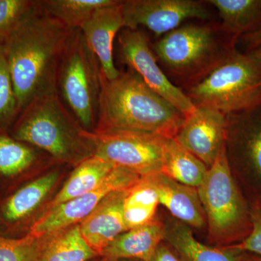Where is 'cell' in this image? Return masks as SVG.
<instances>
[{"instance_id": "6da1fadb", "label": "cell", "mask_w": 261, "mask_h": 261, "mask_svg": "<svg viewBox=\"0 0 261 261\" xmlns=\"http://www.w3.org/2000/svg\"><path fill=\"white\" fill-rule=\"evenodd\" d=\"M71 29L35 5L4 40L20 113L37 98L58 94L60 65Z\"/></svg>"}, {"instance_id": "7a4b0ae2", "label": "cell", "mask_w": 261, "mask_h": 261, "mask_svg": "<svg viewBox=\"0 0 261 261\" xmlns=\"http://www.w3.org/2000/svg\"><path fill=\"white\" fill-rule=\"evenodd\" d=\"M185 116L130 68L113 80L101 74L96 130L125 129L174 138Z\"/></svg>"}, {"instance_id": "3957f363", "label": "cell", "mask_w": 261, "mask_h": 261, "mask_svg": "<svg viewBox=\"0 0 261 261\" xmlns=\"http://www.w3.org/2000/svg\"><path fill=\"white\" fill-rule=\"evenodd\" d=\"M80 122L58 94L34 99L15 122V140L45 151L58 161L80 163L94 153V146Z\"/></svg>"}, {"instance_id": "277c9868", "label": "cell", "mask_w": 261, "mask_h": 261, "mask_svg": "<svg viewBox=\"0 0 261 261\" xmlns=\"http://www.w3.org/2000/svg\"><path fill=\"white\" fill-rule=\"evenodd\" d=\"M236 42L219 25L188 24L165 34L152 49L163 68L185 87L214 69Z\"/></svg>"}, {"instance_id": "5b68a950", "label": "cell", "mask_w": 261, "mask_h": 261, "mask_svg": "<svg viewBox=\"0 0 261 261\" xmlns=\"http://www.w3.org/2000/svg\"><path fill=\"white\" fill-rule=\"evenodd\" d=\"M197 108L227 115L261 105V61L233 49L214 69L183 90Z\"/></svg>"}, {"instance_id": "8992f818", "label": "cell", "mask_w": 261, "mask_h": 261, "mask_svg": "<svg viewBox=\"0 0 261 261\" xmlns=\"http://www.w3.org/2000/svg\"><path fill=\"white\" fill-rule=\"evenodd\" d=\"M101 74L99 61L82 31L72 30L58 71V93L89 132L97 124Z\"/></svg>"}, {"instance_id": "52a82bcc", "label": "cell", "mask_w": 261, "mask_h": 261, "mask_svg": "<svg viewBox=\"0 0 261 261\" xmlns=\"http://www.w3.org/2000/svg\"><path fill=\"white\" fill-rule=\"evenodd\" d=\"M205 211L211 242L226 244L251 230L250 211L231 173L226 145L197 189Z\"/></svg>"}, {"instance_id": "ba28073f", "label": "cell", "mask_w": 261, "mask_h": 261, "mask_svg": "<svg viewBox=\"0 0 261 261\" xmlns=\"http://www.w3.org/2000/svg\"><path fill=\"white\" fill-rule=\"evenodd\" d=\"M95 155L141 177L161 172L166 137L149 132L125 129L88 132Z\"/></svg>"}, {"instance_id": "9c48e42d", "label": "cell", "mask_w": 261, "mask_h": 261, "mask_svg": "<svg viewBox=\"0 0 261 261\" xmlns=\"http://www.w3.org/2000/svg\"><path fill=\"white\" fill-rule=\"evenodd\" d=\"M121 62L135 70L149 87L181 111L185 117L196 108L183 89L172 83L158 64L148 39L139 29L123 28L118 33Z\"/></svg>"}, {"instance_id": "30bf717a", "label": "cell", "mask_w": 261, "mask_h": 261, "mask_svg": "<svg viewBox=\"0 0 261 261\" xmlns=\"http://www.w3.org/2000/svg\"><path fill=\"white\" fill-rule=\"evenodd\" d=\"M141 178L124 168L115 167L106 179L92 191L46 211L33 225L30 233L37 236L51 234L80 224L105 197L113 192L133 187Z\"/></svg>"}, {"instance_id": "8fae6325", "label": "cell", "mask_w": 261, "mask_h": 261, "mask_svg": "<svg viewBox=\"0 0 261 261\" xmlns=\"http://www.w3.org/2000/svg\"><path fill=\"white\" fill-rule=\"evenodd\" d=\"M205 5L196 0H125L122 3L124 28L137 30L144 27L158 37L164 36L187 19L210 18Z\"/></svg>"}, {"instance_id": "7c38bea8", "label": "cell", "mask_w": 261, "mask_h": 261, "mask_svg": "<svg viewBox=\"0 0 261 261\" xmlns=\"http://www.w3.org/2000/svg\"><path fill=\"white\" fill-rule=\"evenodd\" d=\"M226 115L196 108L185 117L174 139L209 168L226 145Z\"/></svg>"}, {"instance_id": "4fadbf2b", "label": "cell", "mask_w": 261, "mask_h": 261, "mask_svg": "<svg viewBox=\"0 0 261 261\" xmlns=\"http://www.w3.org/2000/svg\"><path fill=\"white\" fill-rule=\"evenodd\" d=\"M122 3L98 8L80 29L108 80H114L121 73L114 63L113 43L117 34L124 28Z\"/></svg>"}, {"instance_id": "5bb4252c", "label": "cell", "mask_w": 261, "mask_h": 261, "mask_svg": "<svg viewBox=\"0 0 261 261\" xmlns=\"http://www.w3.org/2000/svg\"><path fill=\"white\" fill-rule=\"evenodd\" d=\"M226 118V150L261 178V105Z\"/></svg>"}, {"instance_id": "9a60e30c", "label": "cell", "mask_w": 261, "mask_h": 261, "mask_svg": "<svg viewBox=\"0 0 261 261\" xmlns=\"http://www.w3.org/2000/svg\"><path fill=\"white\" fill-rule=\"evenodd\" d=\"M128 189L108 195L79 224L82 237L99 256L116 237L127 231L123 203Z\"/></svg>"}, {"instance_id": "2e32d148", "label": "cell", "mask_w": 261, "mask_h": 261, "mask_svg": "<svg viewBox=\"0 0 261 261\" xmlns=\"http://www.w3.org/2000/svg\"><path fill=\"white\" fill-rule=\"evenodd\" d=\"M143 178L154 189L159 203L178 221L196 228L205 226V211L197 189L178 183L161 172Z\"/></svg>"}, {"instance_id": "e0dca14e", "label": "cell", "mask_w": 261, "mask_h": 261, "mask_svg": "<svg viewBox=\"0 0 261 261\" xmlns=\"http://www.w3.org/2000/svg\"><path fill=\"white\" fill-rule=\"evenodd\" d=\"M165 237V224L155 219L149 224L118 235L99 253V256L104 261L119 259L149 261Z\"/></svg>"}, {"instance_id": "ac0fdd59", "label": "cell", "mask_w": 261, "mask_h": 261, "mask_svg": "<svg viewBox=\"0 0 261 261\" xmlns=\"http://www.w3.org/2000/svg\"><path fill=\"white\" fill-rule=\"evenodd\" d=\"M166 226L165 240L182 261H243V252L234 246L216 248L200 243L190 228L179 221Z\"/></svg>"}, {"instance_id": "d6986e66", "label": "cell", "mask_w": 261, "mask_h": 261, "mask_svg": "<svg viewBox=\"0 0 261 261\" xmlns=\"http://www.w3.org/2000/svg\"><path fill=\"white\" fill-rule=\"evenodd\" d=\"M219 12L224 34L235 42L261 29V0H207Z\"/></svg>"}, {"instance_id": "ffe728a7", "label": "cell", "mask_w": 261, "mask_h": 261, "mask_svg": "<svg viewBox=\"0 0 261 261\" xmlns=\"http://www.w3.org/2000/svg\"><path fill=\"white\" fill-rule=\"evenodd\" d=\"M116 166L95 154L78 163L61 191L49 202L47 211L97 188Z\"/></svg>"}, {"instance_id": "44dd1931", "label": "cell", "mask_w": 261, "mask_h": 261, "mask_svg": "<svg viewBox=\"0 0 261 261\" xmlns=\"http://www.w3.org/2000/svg\"><path fill=\"white\" fill-rule=\"evenodd\" d=\"M208 168L174 138H167L162 152L161 172L187 186L197 189L202 185Z\"/></svg>"}, {"instance_id": "7402d4cb", "label": "cell", "mask_w": 261, "mask_h": 261, "mask_svg": "<svg viewBox=\"0 0 261 261\" xmlns=\"http://www.w3.org/2000/svg\"><path fill=\"white\" fill-rule=\"evenodd\" d=\"M97 256L82 237L78 224L53 233L35 261H90Z\"/></svg>"}, {"instance_id": "603a6c76", "label": "cell", "mask_w": 261, "mask_h": 261, "mask_svg": "<svg viewBox=\"0 0 261 261\" xmlns=\"http://www.w3.org/2000/svg\"><path fill=\"white\" fill-rule=\"evenodd\" d=\"M59 176L58 171H51L15 192L3 206L5 219L18 221L32 214L55 187Z\"/></svg>"}, {"instance_id": "cb8c5ba5", "label": "cell", "mask_w": 261, "mask_h": 261, "mask_svg": "<svg viewBox=\"0 0 261 261\" xmlns=\"http://www.w3.org/2000/svg\"><path fill=\"white\" fill-rule=\"evenodd\" d=\"M120 0H35L44 13L71 30L80 29L98 8L116 4Z\"/></svg>"}, {"instance_id": "d4e9b609", "label": "cell", "mask_w": 261, "mask_h": 261, "mask_svg": "<svg viewBox=\"0 0 261 261\" xmlns=\"http://www.w3.org/2000/svg\"><path fill=\"white\" fill-rule=\"evenodd\" d=\"M159 197L145 178L128 189L123 203V216L127 231L149 224L155 219Z\"/></svg>"}, {"instance_id": "484cf974", "label": "cell", "mask_w": 261, "mask_h": 261, "mask_svg": "<svg viewBox=\"0 0 261 261\" xmlns=\"http://www.w3.org/2000/svg\"><path fill=\"white\" fill-rule=\"evenodd\" d=\"M37 159L35 149L0 134V173L7 176L18 174L33 166Z\"/></svg>"}, {"instance_id": "4316f807", "label": "cell", "mask_w": 261, "mask_h": 261, "mask_svg": "<svg viewBox=\"0 0 261 261\" xmlns=\"http://www.w3.org/2000/svg\"><path fill=\"white\" fill-rule=\"evenodd\" d=\"M20 115L14 84L5 53L4 41H0V130L15 123Z\"/></svg>"}, {"instance_id": "83f0119b", "label": "cell", "mask_w": 261, "mask_h": 261, "mask_svg": "<svg viewBox=\"0 0 261 261\" xmlns=\"http://www.w3.org/2000/svg\"><path fill=\"white\" fill-rule=\"evenodd\" d=\"M53 234L37 236L29 233L20 239L0 236V261H35Z\"/></svg>"}, {"instance_id": "f1b7e54d", "label": "cell", "mask_w": 261, "mask_h": 261, "mask_svg": "<svg viewBox=\"0 0 261 261\" xmlns=\"http://www.w3.org/2000/svg\"><path fill=\"white\" fill-rule=\"evenodd\" d=\"M31 0H0V41H4L32 7Z\"/></svg>"}, {"instance_id": "f546056e", "label": "cell", "mask_w": 261, "mask_h": 261, "mask_svg": "<svg viewBox=\"0 0 261 261\" xmlns=\"http://www.w3.org/2000/svg\"><path fill=\"white\" fill-rule=\"evenodd\" d=\"M251 230L241 243L233 245L243 252L261 255V209L254 207L250 211Z\"/></svg>"}, {"instance_id": "4dcf8cb0", "label": "cell", "mask_w": 261, "mask_h": 261, "mask_svg": "<svg viewBox=\"0 0 261 261\" xmlns=\"http://www.w3.org/2000/svg\"><path fill=\"white\" fill-rule=\"evenodd\" d=\"M149 261H182L176 252L163 242L156 249Z\"/></svg>"}, {"instance_id": "1f68e13d", "label": "cell", "mask_w": 261, "mask_h": 261, "mask_svg": "<svg viewBox=\"0 0 261 261\" xmlns=\"http://www.w3.org/2000/svg\"><path fill=\"white\" fill-rule=\"evenodd\" d=\"M240 39L246 48V53L255 49V48L260 47L261 45V29L257 32L243 36Z\"/></svg>"}, {"instance_id": "d6a6232c", "label": "cell", "mask_w": 261, "mask_h": 261, "mask_svg": "<svg viewBox=\"0 0 261 261\" xmlns=\"http://www.w3.org/2000/svg\"><path fill=\"white\" fill-rule=\"evenodd\" d=\"M247 53H250V54L252 55V56L255 57V58H257V59L260 60L261 61V45L260 47L255 48V49H252L251 51H247Z\"/></svg>"}, {"instance_id": "836d02e7", "label": "cell", "mask_w": 261, "mask_h": 261, "mask_svg": "<svg viewBox=\"0 0 261 261\" xmlns=\"http://www.w3.org/2000/svg\"><path fill=\"white\" fill-rule=\"evenodd\" d=\"M247 261H261V258H256V257H250Z\"/></svg>"}, {"instance_id": "e575fe53", "label": "cell", "mask_w": 261, "mask_h": 261, "mask_svg": "<svg viewBox=\"0 0 261 261\" xmlns=\"http://www.w3.org/2000/svg\"><path fill=\"white\" fill-rule=\"evenodd\" d=\"M113 261H137V260H133V259H119V260Z\"/></svg>"}, {"instance_id": "d590c367", "label": "cell", "mask_w": 261, "mask_h": 261, "mask_svg": "<svg viewBox=\"0 0 261 261\" xmlns=\"http://www.w3.org/2000/svg\"><path fill=\"white\" fill-rule=\"evenodd\" d=\"M92 261V260H90ZM92 261H104L102 260V259H101V260H92Z\"/></svg>"}, {"instance_id": "8d00e7d4", "label": "cell", "mask_w": 261, "mask_h": 261, "mask_svg": "<svg viewBox=\"0 0 261 261\" xmlns=\"http://www.w3.org/2000/svg\"><path fill=\"white\" fill-rule=\"evenodd\" d=\"M260 208L261 209V207H260Z\"/></svg>"}]
</instances>
